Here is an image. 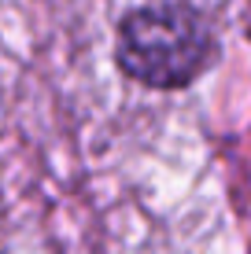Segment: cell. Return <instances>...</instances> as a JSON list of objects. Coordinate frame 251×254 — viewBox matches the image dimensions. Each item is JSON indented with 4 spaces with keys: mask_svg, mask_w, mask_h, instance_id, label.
I'll use <instances>...</instances> for the list:
<instances>
[{
    "mask_svg": "<svg viewBox=\"0 0 251 254\" xmlns=\"http://www.w3.org/2000/svg\"><path fill=\"white\" fill-rule=\"evenodd\" d=\"M214 63V33L192 4L155 0L122 15L115 66L144 89H185Z\"/></svg>",
    "mask_w": 251,
    "mask_h": 254,
    "instance_id": "cell-1",
    "label": "cell"
}]
</instances>
